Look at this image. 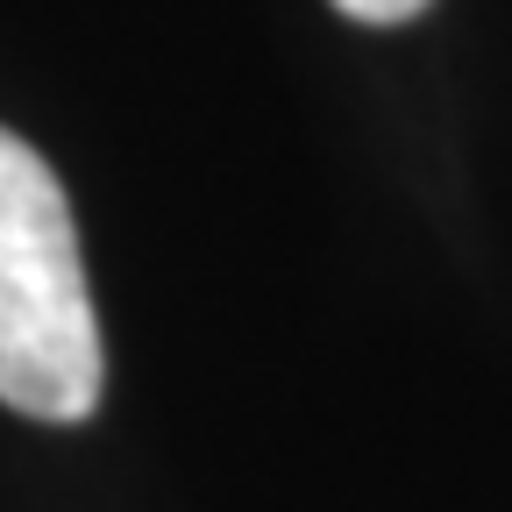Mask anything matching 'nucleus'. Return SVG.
Listing matches in <instances>:
<instances>
[{"label":"nucleus","instance_id":"1","mask_svg":"<svg viewBox=\"0 0 512 512\" xmlns=\"http://www.w3.org/2000/svg\"><path fill=\"white\" fill-rule=\"evenodd\" d=\"M107 356L57 171L0 128V406L72 427L100 406Z\"/></svg>","mask_w":512,"mask_h":512},{"label":"nucleus","instance_id":"2","mask_svg":"<svg viewBox=\"0 0 512 512\" xmlns=\"http://www.w3.org/2000/svg\"><path fill=\"white\" fill-rule=\"evenodd\" d=\"M335 8L349 22H363V29H399V22H413L427 8V0H335Z\"/></svg>","mask_w":512,"mask_h":512}]
</instances>
